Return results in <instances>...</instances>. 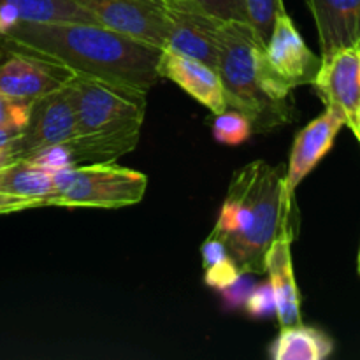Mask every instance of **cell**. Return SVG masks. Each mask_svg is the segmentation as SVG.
Returning a JSON list of instances; mask_svg holds the SVG:
<instances>
[{"label": "cell", "instance_id": "15", "mask_svg": "<svg viewBox=\"0 0 360 360\" xmlns=\"http://www.w3.org/2000/svg\"><path fill=\"white\" fill-rule=\"evenodd\" d=\"M319 30L322 56L357 46L360 39V0H304Z\"/></svg>", "mask_w": 360, "mask_h": 360}, {"label": "cell", "instance_id": "32", "mask_svg": "<svg viewBox=\"0 0 360 360\" xmlns=\"http://www.w3.org/2000/svg\"><path fill=\"white\" fill-rule=\"evenodd\" d=\"M357 48L360 49V39H359V42H357Z\"/></svg>", "mask_w": 360, "mask_h": 360}, {"label": "cell", "instance_id": "27", "mask_svg": "<svg viewBox=\"0 0 360 360\" xmlns=\"http://www.w3.org/2000/svg\"><path fill=\"white\" fill-rule=\"evenodd\" d=\"M32 207H41V204H39L37 200L25 199V197H16L0 192V214L18 213V211L32 210Z\"/></svg>", "mask_w": 360, "mask_h": 360}, {"label": "cell", "instance_id": "8", "mask_svg": "<svg viewBox=\"0 0 360 360\" xmlns=\"http://www.w3.org/2000/svg\"><path fill=\"white\" fill-rule=\"evenodd\" d=\"M76 136V112L69 91L63 86L32 102L30 115L13 150L18 160H25L39 150L67 143Z\"/></svg>", "mask_w": 360, "mask_h": 360}, {"label": "cell", "instance_id": "4", "mask_svg": "<svg viewBox=\"0 0 360 360\" xmlns=\"http://www.w3.org/2000/svg\"><path fill=\"white\" fill-rule=\"evenodd\" d=\"M53 183L44 206L116 210L141 202L148 188L146 174L115 162L62 169L53 172Z\"/></svg>", "mask_w": 360, "mask_h": 360}, {"label": "cell", "instance_id": "11", "mask_svg": "<svg viewBox=\"0 0 360 360\" xmlns=\"http://www.w3.org/2000/svg\"><path fill=\"white\" fill-rule=\"evenodd\" d=\"M345 125H347V116L340 109L326 108L322 115L316 116L295 136L285 171V186L288 193L294 195L302 179L329 153L338 134Z\"/></svg>", "mask_w": 360, "mask_h": 360}, {"label": "cell", "instance_id": "28", "mask_svg": "<svg viewBox=\"0 0 360 360\" xmlns=\"http://www.w3.org/2000/svg\"><path fill=\"white\" fill-rule=\"evenodd\" d=\"M20 129H9V127H0V150L2 148H11L16 139L20 137Z\"/></svg>", "mask_w": 360, "mask_h": 360}, {"label": "cell", "instance_id": "13", "mask_svg": "<svg viewBox=\"0 0 360 360\" xmlns=\"http://www.w3.org/2000/svg\"><path fill=\"white\" fill-rule=\"evenodd\" d=\"M165 14L169 25L165 48L192 56L217 69L220 28L224 23L202 14L186 13L171 7H165Z\"/></svg>", "mask_w": 360, "mask_h": 360}, {"label": "cell", "instance_id": "16", "mask_svg": "<svg viewBox=\"0 0 360 360\" xmlns=\"http://www.w3.org/2000/svg\"><path fill=\"white\" fill-rule=\"evenodd\" d=\"M53 21L95 23L94 18L74 0H0V39L21 23Z\"/></svg>", "mask_w": 360, "mask_h": 360}, {"label": "cell", "instance_id": "24", "mask_svg": "<svg viewBox=\"0 0 360 360\" xmlns=\"http://www.w3.org/2000/svg\"><path fill=\"white\" fill-rule=\"evenodd\" d=\"M245 308L253 319H264V316L276 315V301H274L273 287L269 281L260 285H253L246 297Z\"/></svg>", "mask_w": 360, "mask_h": 360}, {"label": "cell", "instance_id": "14", "mask_svg": "<svg viewBox=\"0 0 360 360\" xmlns=\"http://www.w3.org/2000/svg\"><path fill=\"white\" fill-rule=\"evenodd\" d=\"M292 241H294V231H285L274 239L266 253V273L269 274V283L276 301L274 316L281 327L302 323L301 295L295 283L294 264H292Z\"/></svg>", "mask_w": 360, "mask_h": 360}, {"label": "cell", "instance_id": "5", "mask_svg": "<svg viewBox=\"0 0 360 360\" xmlns=\"http://www.w3.org/2000/svg\"><path fill=\"white\" fill-rule=\"evenodd\" d=\"M65 88L76 112L77 136L143 125L146 91L83 74H74Z\"/></svg>", "mask_w": 360, "mask_h": 360}, {"label": "cell", "instance_id": "22", "mask_svg": "<svg viewBox=\"0 0 360 360\" xmlns=\"http://www.w3.org/2000/svg\"><path fill=\"white\" fill-rule=\"evenodd\" d=\"M245 7L248 14V25L255 32L257 39L266 46L278 14L287 11L283 0H245Z\"/></svg>", "mask_w": 360, "mask_h": 360}, {"label": "cell", "instance_id": "23", "mask_svg": "<svg viewBox=\"0 0 360 360\" xmlns=\"http://www.w3.org/2000/svg\"><path fill=\"white\" fill-rule=\"evenodd\" d=\"M32 101L14 98L0 94V127L9 129H23L30 115Z\"/></svg>", "mask_w": 360, "mask_h": 360}, {"label": "cell", "instance_id": "20", "mask_svg": "<svg viewBox=\"0 0 360 360\" xmlns=\"http://www.w3.org/2000/svg\"><path fill=\"white\" fill-rule=\"evenodd\" d=\"M162 4L171 9L202 14L221 23H229V21L248 23L245 0H162Z\"/></svg>", "mask_w": 360, "mask_h": 360}, {"label": "cell", "instance_id": "30", "mask_svg": "<svg viewBox=\"0 0 360 360\" xmlns=\"http://www.w3.org/2000/svg\"><path fill=\"white\" fill-rule=\"evenodd\" d=\"M352 132H354L355 136H357V139H359V143H360V105H359L357 118H355V125H354V129H352Z\"/></svg>", "mask_w": 360, "mask_h": 360}, {"label": "cell", "instance_id": "2", "mask_svg": "<svg viewBox=\"0 0 360 360\" xmlns=\"http://www.w3.org/2000/svg\"><path fill=\"white\" fill-rule=\"evenodd\" d=\"M292 211L285 169L255 160L234 172L211 234L224 243L243 274H264L267 250L278 236L292 231Z\"/></svg>", "mask_w": 360, "mask_h": 360}, {"label": "cell", "instance_id": "6", "mask_svg": "<svg viewBox=\"0 0 360 360\" xmlns=\"http://www.w3.org/2000/svg\"><path fill=\"white\" fill-rule=\"evenodd\" d=\"M112 32L164 49L167 46V14L158 0H74Z\"/></svg>", "mask_w": 360, "mask_h": 360}, {"label": "cell", "instance_id": "9", "mask_svg": "<svg viewBox=\"0 0 360 360\" xmlns=\"http://www.w3.org/2000/svg\"><path fill=\"white\" fill-rule=\"evenodd\" d=\"M264 55L269 72L288 90L311 84L322 63V56L306 46L287 11L278 14Z\"/></svg>", "mask_w": 360, "mask_h": 360}, {"label": "cell", "instance_id": "10", "mask_svg": "<svg viewBox=\"0 0 360 360\" xmlns=\"http://www.w3.org/2000/svg\"><path fill=\"white\" fill-rule=\"evenodd\" d=\"M311 84L326 108L340 109L347 116V125L354 129L360 105V49L357 46L322 56Z\"/></svg>", "mask_w": 360, "mask_h": 360}, {"label": "cell", "instance_id": "1", "mask_svg": "<svg viewBox=\"0 0 360 360\" xmlns=\"http://www.w3.org/2000/svg\"><path fill=\"white\" fill-rule=\"evenodd\" d=\"M0 42L55 60L74 74L146 94L160 79L157 70L160 48L134 41L98 23H21Z\"/></svg>", "mask_w": 360, "mask_h": 360}, {"label": "cell", "instance_id": "33", "mask_svg": "<svg viewBox=\"0 0 360 360\" xmlns=\"http://www.w3.org/2000/svg\"><path fill=\"white\" fill-rule=\"evenodd\" d=\"M158 2H162V0H158Z\"/></svg>", "mask_w": 360, "mask_h": 360}, {"label": "cell", "instance_id": "17", "mask_svg": "<svg viewBox=\"0 0 360 360\" xmlns=\"http://www.w3.org/2000/svg\"><path fill=\"white\" fill-rule=\"evenodd\" d=\"M141 127H127L118 130L84 134L63 143L70 167L84 164L115 162L122 155L130 153L139 143Z\"/></svg>", "mask_w": 360, "mask_h": 360}, {"label": "cell", "instance_id": "19", "mask_svg": "<svg viewBox=\"0 0 360 360\" xmlns=\"http://www.w3.org/2000/svg\"><path fill=\"white\" fill-rule=\"evenodd\" d=\"M53 172L35 167L27 160H18L0 169V192L37 200L44 207V199L53 192Z\"/></svg>", "mask_w": 360, "mask_h": 360}, {"label": "cell", "instance_id": "25", "mask_svg": "<svg viewBox=\"0 0 360 360\" xmlns=\"http://www.w3.org/2000/svg\"><path fill=\"white\" fill-rule=\"evenodd\" d=\"M241 276L243 273L236 267V264L232 262L231 257L221 260V262L213 264V266L204 267V283H206L207 287L220 292L229 288L231 285H234Z\"/></svg>", "mask_w": 360, "mask_h": 360}, {"label": "cell", "instance_id": "7", "mask_svg": "<svg viewBox=\"0 0 360 360\" xmlns=\"http://www.w3.org/2000/svg\"><path fill=\"white\" fill-rule=\"evenodd\" d=\"M72 76L55 60L0 42V94L34 102L65 86Z\"/></svg>", "mask_w": 360, "mask_h": 360}, {"label": "cell", "instance_id": "26", "mask_svg": "<svg viewBox=\"0 0 360 360\" xmlns=\"http://www.w3.org/2000/svg\"><path fill=\"white\" fill-rule=\"evenodd\" d=\"M246 276H250V274H243V276L239 278L234 285H231L229 288L221 290V294L225 295V302H227V304L234 306V308L245 306L246 297H248L250 290H252V287H253V285L246 280Z\"/></svg>", "mask_w": 360, "mask_h": 360}, {"label": "cell", "instance_id": "18", "mask_svg": "<svg viewBox=\"0 0 360 360\" xmlns=\"http://www.w3.org/2000/svg\"><path fill=\"white\" fill-rule=\"evenodd\" d=\"M334 352V341L322 330L308 326L281 327L269 347L273 360H323Z\"/></svg>", "mask_w": 360, "mask_h": 360}, {"label": "cell", "instance_id": "31", "mask_svg": "<svg viewBox=\"0 0 360 360\" xmlns=\"http://www.w3.org/2000/svg\"><path fill=\"white\" fill-rule=\"evenodd\" d=\"M357 269H359V274H360V250H359V260H357Z\"/></svg>", "mask_w": 360, "mask_h": 360}, {"label": "cell", "instance_id": "29", "mask_svg": "<svg viewBox=\"0 0 360 360\" xmlns=\"http://www.w3.org/2000/svg\"><path fill=\"white\" fill-rule=\"evenodd\" d=\"M14 162H18V157H16V153H14L13 146L2 148V150H0V169L7 167V165H11V164H14Z\"/></svg>", "mask_w": 360, "mask_h": 360}, {"label": "cell", "instance_id": "12", "mask_svg": "<svg viewBox=\"0 0 360 360\" xmlns=\"http://www.w3.org/2000/svg\"><path fill=\"white\" fill-rule=\"evenodd\" d=\"M157 70L158 76L178 84L183 91L200 102L213 115L229 109L218 70L200 60L165 48L160 51Z\"/></svg>", "mask_w": 360, "mask_h": 360}, {"label": "cell", "instance_id": "3", "mask_svg": "<svg viewBox=\"0 0 360 360\" xmlns=\"http://www.w3.org/2000/svg\"><path fill=\"white\" fill-rule=\"evenodd\" d=\"M264 49L245 21L221 25L217 70L225 101L250 120L253 132H269L292 118V90L269 72Z\"/></svg>", "mask_w": 360, "mask_h": 360}, {"label": "cell", "instance_id": "21", "mask_svg": "<svg viewBox=\"0 0 360 360\" xmlns=\"http://www.w3.org/2000/svg\"><path fill=\"white\" fill-rule=\"evenodd\" d=\"M252 134V123L243 112L225 109L224 112L214 115L213 136L218 143L227 144V146H238V144L248 141Z\"/></svg>", "mask_w": 360, "mask_h": 360}]
</instances>
